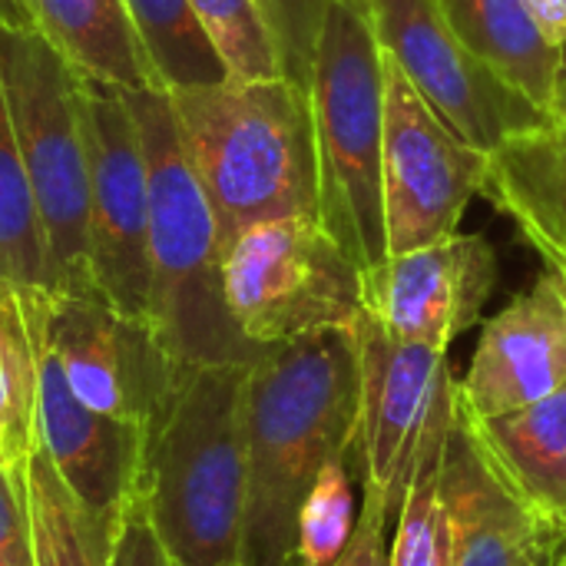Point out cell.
Here are the masks:
<instances>
[{
	"mask_svg": "<svg viewBox=\"0 0 566 566\" xmlns=\"http://www.w3.org/2000/svg\"><path fill=\"white\" fill-rule=\"evenodd\" d=\"M361 371L352 328L262 348L245 371V514L239 566L298 564V511L318 471L358 434Z\"/></svg>",
	"mask_w": 566,
	"mask_h": 566,
	"instance_id": "obj_1",
	"label": "cell"
},
{
	"mask_svg": "<svg viewBox=\"0 0 566 566\" xmlns=\"http://www.w3.org/2000/svg\"><path fill=\"white\" fill-rule=\"evenodd\" d=\"M189 163L219 222L222 255L245 229L322 219V179L308 90L289 76L222 80L169 93Z\"/></svg>",
	"mask_w": 566,
	"mask_h": 566,
	"instance_id": "obj_2",
	"label": "cell"
},
{
	"mask_svg": "<svg viewBox=\"0 0 566 566\" xmlns=\"http://www.w3.org/2000/svg\"><path fill=\"white\" fill-rule=\"evenodd\" d=\"M149 172V325L176 365H252L222 289V235L166 90H126Z\"/></svg>",
	"mask_w": 566,
	"mask_h": 566,
	"instance_id": "obj_3",
	"label": "cell"
},
{
	"mask_svg": "<svg viewBox=\"0 0 566 566\" xmlns=\"http://www.w3.org/2000/svg\"><path fill=\"white\" fill-rule=\"evenodd\" d=\"M249 365H186L146 431L143 484L172 566L239 564Z\"/></svg>",
	"mask_w": 566,
	"mask_h": 566,
	"instance_id": "obj_4",
	"label": "cell"
},
{
	"mask_svg": "<svg viewBox=\"0 0 566 566\" xmlns=\"http://www.w3.org/2000/svg\"><path fill=\"white\" fill-rule=\"evenodd\" d=\"M385 50L368 0H332L308 63L322 222L365 269L388 259L381 149Z\"/></svg>",
	"mask_w": 566,
	"mask_h": 566,
	"instance_id": "obj_5",
	"label": "cell"
},
{
	"mask_svg": "<svg viewBox=\"0 0 566 566\" xmlns=\"http://www.w3.org/2000/svg\"><path fill=\"white\" fill-rule=\"evenodd\" d=\"M0 76L43 229L50 292H90V149L83 76L30 23L0 20Z\"/></svg>",
	"mask_w": 566,
	"mask_h": 566,
	"instance_id": "obj_6",
	"label": "cell"
},
{
	"mask_svg": "<svg viewBox=\"0 0 566 566\" xmlns=\"http://www.w3.org/2000/svg\"><path fill=\"white\" fill-rule=\"evenodd\" d=\"M222 289L235 328L259 348L355 328L365 312V272L318 216L269 219L235 235Z\"/></svg>",
	"mask_w": 566,
	"mask_h": 566,
	"instance_id": "obj_7",
	"label": "cell"
},
{
	"mask_svg": "<svg viewBox=\"0 0 566 566\" xmlns=\"http://www.w3.org/2000/svg\"><path fill=\"white\" fill-rule=\"evenodd\" d=\"M17 295L60 358L70 391L90 411L149 431L182 371L159 345L153 325L119 315L99 289H27Z\"/></svg>",
	"mask_w": 566,
	"mask_h": 566,
	"instance_id": "obj_8",
	"label": "cell"
},
{
	"mask_svg": "<svg viewBox=\"0 0 566 566\" xmlns=\"http://www.w3.org/2000/svg\"><path fill=\"white\" fill-rule=\"evenodd\" d=\"M368 10L385 56L468 146L494 153L511 136L551 123L464 46L438 0H368Z\"/></svg>",
	"mask_w": 566,
	"mask_h": 566,
	"instance_id": "obj_9",
	"label": "cell"
},
{
	"mask_svg": "<svg viewBox=\"0 0 566 566\" xmlns=\"http://www.w3.org/2000/svg\"><path fill=\"white\" fill-rule=\"evenodd\" d=\"M385 80L381 192L388 255H398L458 232L491 153L458 139L388 56Z\"/></svg>",
	"mask_w": 566,
	"mask_h": 566,
	"instance_id": "obj_10",
	"label": "cell"
},
{
	"mask_svg": "<svg viewBox=\"0 0 566 566\" xmlns=\"http://www.w3.org/2000/svg\"><path fill=\"white\" fill-rule=\"evenodd\" d=\"M90 149V265L99 295L149 325V172L126 90L83 80Z\"/></svg>",
	"mask_w": 566,
	"mask_h": 566,
	"instance_id": "obj_11",
	"label": "cell"
},
{
	"mask_svg": "<svg viewBox=\"0 0 566 566\" xmlns=\"http://www.w3.org/2000/svg\"><path fill=\"white\" fill-rule=\"evenodd\" d=\"M352 332L361 371L358 438L365 451V471L395 527L418 468L421 444L438 415L454 401L458 381L451 378L448 352L421 342H401L368 312L358 315Z\"/></svg>",
	"mask_w": 566,
	"mask_h": 566,
	"instance_id": "obj_12",
	"label": "cell"
},
{
	"mask_svg": "<svg viewBox=\"0 0 566 566\" xmlns=\"http://www.w3.org/2000/svg\"><path fill=\"white\" fill-rule=\"evenodd\" d=\"M497 275L494 245L481 235L454 232L365 269V312L401 342L448 352L458 335L481 322Z\"/></svg>",
	"mask_w": 566,
	"mask_h": 566,
	"instance_id": "obj_13",
	"label": "cell"
},
{
	"mask_svg": "<svg viewBox=\"0 0 566 566\" xmlns=\"http://www.w3.org/2000/svg\"><path fill=\"white\" fill-rule=\"evenodd\" d=\"M441 501L451 524V566H560L566 534L524 507L484 454L454 385V418L441 458Z\"/></svg>",
	"mask_w": 566,
	"mask_h": 566,
	"instance_id": "obj_14",
	"label": "cell"
},
{
	"mask_svg": "<svg viewBox=\"0 0 566 566\" xmlns=\"http://www.w3.org/2000/svg\"><path fill=\"white\" fill-rule=\"evenodd\" d=\"M20 312L36 358V444L83 507L113 517L143 471L146 431L90 411L70 391L60 358L23 302Z\"/></svg>",
	"mask_w": 566,
	"mask_h": 566,
	"instance_id": "obj_15",
	"label": "cell"
},
{
	"mask_svg": "<svg viewBox=\"0 0 566 566\" xmlns=\"http://www.w3.org/2000/svg\"><path fill=\"white\" fill-rule=\"evenodd\" d=\"M566 388V308L551 275L501 308L478 338L458 381L464 408L488 421L537 405Z\"/></svg>",
	"mask_w": 566,
	"mask_h": 566,
	"instance_id": "obj_16",
	"label": "cell"
},
{
	"mask_svg": "<svg viewBox=\"0 0 566 566\" xmlns=\"http://www.w3.org/2000/svg\"><path fill=\"white\" fill-rule=\"evenodd\" d=\"M471 424L507 491L566 534V388L501 418L471 415Z\"/></svg>",
	"mask_w": 566,
	"mask_h": 566,
	"instance_id": "obj_17",
	"label": "cell"
},
{
	"mask_svg": "<svg viewBox=\"0 0 566 566\" xmlns=\"http://www.w3.org/2000/svg\"><path fill=\"white\" fill-rule=\"evenodd\" d=\"M27 20L50 46L93 83L159 90L126 0H23Z\"/></svg>",
	"mask_w": 566,
	"mask_h": 566,
	"instance_id": "obj_18",
	"label": "cell"
},
{
	"mask_svg": "<svg viewBox=\"0 0 566 566\" xmlns=\"http://www.w3.org/2000/svg\"><path fill=\"white\" fill-rule=\"evenodd\" d=\"M481 196L507 212L541 255H566V126L551 119L501 143Z\"/></svg>",
	"mask_w": 566,
	"mask_h": 566,
	"instance_id": "obj_19",
	"label": "cell"
},
{
	"mask_svg": "<svg viewBox=\"0 0 566 566\" xmlns=\"http://www.w3.org/2000/svg\"><path fill=\"white\" fill-rule=\"evenodd\" d=\"M438 7L481 63L551 116L566 50L547 40L524 0H438Z\"/></svg>",
	"mask_w": 566,
	"mask_h": 566,
	"instance_id": "obj_20",
	"label": "cell"
},
{
	"mask_svg": "<svg viewBox=\"0 0 566 566\" xmlns=\"http://www.w3.org/2000/svg\"><path fill=\"white\" fill-rule=\"evenodd\" d=\"M27 497L33 566H109V517L76 501L40 444L27 461Z\"/></svg>",
	"mask_w": 566,
	"mask_h": 566,
	"instance_id": "obj_21",
	"label": "cell"
},
{
	"mask_svg": "<svg viewBox=\"0 0 566 566\" xmlns=\"http://www.w3.org/2000/svg\"><path fill=\"white\" fill-rule=\"evenodd\" d=\"M126 10L146 46L159 90L172 93L229 80V70L189 0H126Z\"/></svg>",
	"mask_w": 566,
	"mask_h": 566,
	"instance_id": "obj_22",
	"label": "cell"
},
{
	"mask_svg": "<svg viewBox=\"0 0 566 566\" xmlns=\"http://www.w3.org/2000/svg\"><path fill=\"white\" fill-rule=\"evenodd\" d=\"M0 285L10 292L50 289L43 229L23 172L3 76H0Z\"/></svg>",
	"mask_w": 566,
	"mask_h": 566,
	"instance_id": "obj_23",
	"label": "cell"
},
{
	"mask_svg": "<svg viewBox=\"0 0 566 566\" xmlns=\"http://www.w3.org/2000/svg\"><path fill=\"white\" fill-rule=\"evenodd\" d=\"M365 478V451L355 434L352 444L318 471L298 511V564L332 566L345 554L358 527Z\"/></svg>",
	"mask_w": 566,
	"mask_h": 566,
	"instance_id": "obj_24",
	"label": "cell"
},
{
	"mask_svg": "<svg viewBox=\"0 0 566 566\" xmlns=\"http://www.w3.org/2000/svg\"><path fill=\"white\" fill-rule=\"evenodd\" d=\"M451 418L454 401L438 415L421 444L408 497L395 517L391 566H451V524L441 501V458Z\"/></svg>",
	"mask_w": 566,
	"mask_h": 566,
	"instance_id": "obj_25",
	"label": "cell"
},
{
	"mask_svg": "<svg viewBox=\"0 0 566 566\" xmlns=\"http://www.w3.org/2000/svg\"><path fill=\"white\" fill-rule=\"evenodd\" d=\"M36 448V358L17 292L0 285V464L27 471Z\"/></svg>",
	"mask_w": 566,
	"mask_h": 566,
	"instance_id": "obj_26",
	"label": "cell"
},
{
	"mask_svg": "<svg viewBox=\"0 0 566 566\" xmlns=\"http://www.w3.org/2000/svg\"><path fill=\"white\" fill-rule=\"evenodd\" d=\"M232 80L285 76L272 23L259 0H189Z\"/></svg>",
	"mask_w": 566,
	"mask_h": 566,
	"instance_id": "obj_27",
	"label": "cell"
},
{
	"mask_svg": "<svg viewBox=\"0 0 566 566\" xmlns=\"http://www.w3.org/2000/svg\"><path fill=\"white\" fill-rule=\"evenodd\" d=\"M109 566H172L149 514L143 474L109 517Z\"/></svg>",
	"mask_w": 566,
	"mask_h": 566,
	"instance_id": "obj_28",
	"label": "cell"
},
{
	"mask_svg": "<svg viewBox=\"0 0 566 566\" xmlns=\"http://www.w3.org/2000/svg\"><path fill=\"white\" fill-rule=\"evenodd\" d=\"M259 3H262V10H265V17L272 23L285 76L305 86L315 36L322 30L325 10H328L332 0H259Z\"/></svg>",
	"mask_w": 566,
	"mask_h": 566,
	"instance_id": "obj_29",
	"label": "cell"
},
{
	"mask_svg": "<svg viewBox=\"0 0 566 566\" xmlns=\"http://www.w3.org/2000/svg\"><path fill=\"white\" fill-rule=\"evenodd\" d=\"M0 566H33L27 471L0 464Z\"/></svg>",
	"mask_w": 566,
	"mask_h": 566,
	"instance_id": "obj_30",
	"label": "cell"
},
{
	"mask_svg": "<svg viewBox=\"0 0 566 566\" xmlns=\"http://www.w3.org/2000/svg\"><path fill=\"white\" fill-rule=\"evenodd\" d=\"M388 531H391V521L385 514V501L365 478L358 527H355L345 554L332 566H391V537H388Z\"/></svg>",
	"mask_w": 566,
	"mask_h": 566,
	"instance_id": "obj_31",
	"label": "cell"
},
{
	"mask_svg": "<svg viewBox=\"0 0 566 566\" xmlns=\"http://www.w3.org/2000/svg\"><path fill=\"white\" fill-rule=\"evenodd\" d=\"M551 43L566 50V0H524Z\"/></svg>",
	"mask_w": 566,
	"mask_h": 566,
	"instance_id": "obj_32",
	"label": "cell"
},
{
	"mask_svg": "<svg viewBox=\"0 0 566 566\" xmlns=\"http://www.w3.org/2000/svg\"><path fill=\"white\" fill-rule=\"evenodd\" d=\"M544 259H547V275L554 279V285H557V295H560V302H564L566 308V255L560 252H544Z\"/></svg>",
	"mask_w": 566,
	"mask_h": 566,
	"instance_id": "obj_33",
	"label": "cell"
},
{
	"mask_svg": "<svg viewBox=\"0 0 566 566\" xmlns=\"http://www.w3.org/2000/svg\"><path fill=\"white\" fill-rule=\"evenodd\" d=\"M551 119L557 126H566V53L564 66H560V76H557V90H554V103H551Z\"/></svg>",
	"mask_w": 566,
	"mask_h": 566,
	"instance_id": "obj_34",
	"label": "cell"
},
{
	"mask_svg": "<svg viewBox=\"0 0 566 566\" xmlns=\"http://www.w3.org/2000/svg\"><path fill=\"white\" fill-rule=\"evenodd\" d=\"M0 20H7V23H30L23 0H0Z\"/></svg>",
	"mask_w": 566,
	"mask_h": 566,
	"instance_id": "obj_35",
	"label": "cell"
},
{
	"mask_svg": "<svg viewBox=\"0 0 566 566\" xmlns=\"http://www.w3.org/2000/svg\"><path fill=\"white\" fill-rule=\"evenodd\" d=\"M229 566H239V564H229Z\"/></svg>",
	"mask_w": 566,
	"mask_h": 566,
	"instance_id": "obj_36",
	"label": "cell"
},
{
	"mask_svg": "<svg viewBox=\"0 0 566 566\" xmlns=\"http://www.w3.org/2000/svg\"><path fill=\"white\" fill-rule=\"evenodd\" d=\"M560 566H566V560H564V564H560Z\"/></svg>",
	"mask_w": 566,
	"mask_h": 566,
	"instance_id": "obj_37",
	"label": "cell"
},
{
	"mask_svg": "<svg viewBox=\"0 0 566 566\" xmlns=\"http://www.w3.org/2000/svg\"><path fill=\"white\" fill-rule=\"evenodd\" d=\"M564 560H566V557H564ZM564 560H560V564H564Z\"/></svg>",
	"mask_w": 566,
	"mask_h": 566,
	"instance_id": "obj_38",
	"label": "cell"
}]
</instances>
